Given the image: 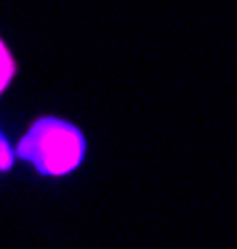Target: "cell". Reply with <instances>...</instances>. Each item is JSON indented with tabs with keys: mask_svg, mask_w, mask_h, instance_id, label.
Returning a JSON list of instances; mask_svg holds the SVG:
<instances>
[{
	"mask_svg": "<svg viewBox=\"0 0 237 249\" xmlns=\"http://www.w3.org/2000/svg\"><path fill=\"white\" fill-rule=\"evenodd\" d=\"M15 155L45 177H65L85 160V137L60 117H38L18 142Z\"/></svg>",
	"mask_w": 237,
	"mask_h": 249,
	"instance_id": "obj_1",
	"label": "cell"
},
{
	"mask_svg": "<svg viewBox=\"0 0 237 249\" xmlns=\"http://www.w3.org/2000/svg\"><path fill=\"white\" fill-rule=\"evenodd\" d=\"M15 70H18L15 57L8 50V45L3 43V37H0V95H3V90L10 85V80L15 77Z\"/></svg>",
	"mask_w": 237,
	"mask_h": 249,
	"instance_id": "obj_2",
	"label": "cell"
},
{
	"mask_svg": "<svg viewBox=\"0 0 237 249\" xmlns=\"http://www.w3.org/2000/svg\"><path fill=\"white\" fill-rule=\"evenodd\" d=\"M13 160H15V150L10 147V142L5 140V135L0 132V172H5L13 167Z\"/></svg>",
	"mask_w": 237,
	"mask_h": 249,
	"instance_id": "obj_3",
	"label": "cell"
}]
</instances>
